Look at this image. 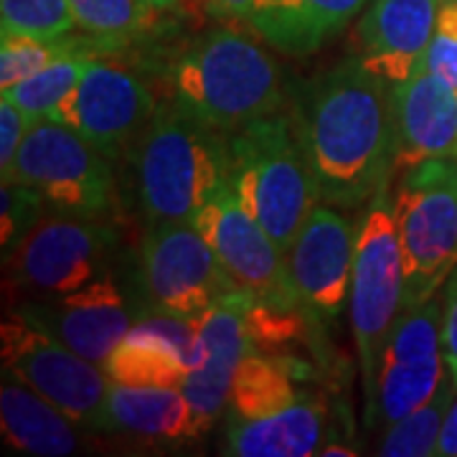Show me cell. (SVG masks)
Segmentation results:
<instances>
[{"instance_id":"6da1fadb","label":"cell","mask_w":457,"mask_h":457,"mask_svg":"<svg viewBox=\"0 0 457 457\" xmlns=\"http://www.w3.org/2000/svg\"><path fill=\"white\" fill-rule=\"evenodd\" d=\"M389 89L359 56L343 59L297 89L293 122L318 201L359 209L389 186L394 135Z\"/></svg>"},{"instance_id":"7a4b0ae2","label":"cell","mask_w":457,"mask_h":457,"mask_svg":"<svg viewBox=\"0 0 457 457\" xmlns=\"http://www.w3.org/2000/svg\"><path fill=\"white\" fill-rule=\"evenodd\" d=\"M147 224L194 221L228 186L227 132L204 125L170 99L132 143L125 161Z\"/></svg>"},{"instance_id":"3957f363","label":"cell","mask_w":457,"mask_h":457,"mask_svg":"<svg viewBox=\"0 0 457 457\" xmlns=\"http://www.w3.org/2000/svg\"><path fill=\"white\" fill-rule=\"evenodd\" d=\"M173 102L219 132H234L287 102L275 59L246 33L219 26L196 36L170 64Z\"/></svg>"},{"instance_id":"277c9868","label":"cell","mask_w":457,"mask_h":457,"mask_svg":"<svg viewBox=\"0 0 457 457\" xmlns=\"http://www.w3.org/2000/svg\"><path fill=\"white\" fill-rule=\"evenodd\" d=\"M228 183L287 257L308 213L320 204L293 114L272 112L227 132Z\"/></svg>"},{"instance_id":"5b68a950","label":"cell","mask_w":457,"mask_h":457,"mask_svg":"<svg viewBox=\"0 0 457 457\" xmlns=\"http://www.w3.org/2000/svg\"><path fill=\"white\" fill-rule=\"evenodd\" d=\"M404 311V262L389 186L378 188L356 224L351 272V326L363 378V422L374 417L376 376L386 338Z\"/></svg>"},{"instance_id":"8992f818","label":"cell","mask_w":457,"mask_h":457,"mask_svg":"<svg viewBox=\"0 0 457 457\" xmlns=\"http://www.w3.org/2000/svg\"><path fill=\"white\" fill-rule=\"evenodd\" d=\"M404 262V311L440 293L457 264V155L402 173L392 194Z\"/></svg>"},{"instance_id":"52a82bcc","label":"cell","mask_w":457,"mask_h":457,"mask_svg":"<svg viewBox=\"0 0 457 457\" xmlns=\"http://www.w3.org/2000/svg\"><path fill=\"white\" fill-rule=\"evenodd\" d=\"M8 180L36 188L56 213L110 219L117 206L112 163L79 132L51 117L29 128Z\"/></svg>"},{"instance_id":"ba28073f","label":"cell","mask_w":457,"mask_h":457,"mask_svg":"<svg viewBox=\"0 0 457 457\" xmlns=\"http://www.w3.org/2000/svg\"><path fill=\"white\" fill-rule=\"evenodd\" d=\"M0 338L3 369L46 396L84 429L110 432L107 396L112 378L99 363L74 353L69 345L29 326L18 315L3 320Z\"/></svg>"},{"instance_id":"9c48e42d","label":"cell","mask_w":457,"mask_h":457,"mask_svg":"<svg viewBox=\"0 0 457 457\" xmlns=\"http://www.w3.org/2000/svg\"><path fill=\"white\" fill-rule=\"evenodd\" d=\"M147 311L196 318L224 295L242 290L194 221L147 224L140 246Z\"/></svg>"},{"instance_id":"30bf717a","label":"cell","mask_w":457,"mask_h":457,"mask_svg":"<svg viewBox=\"0 0 457 457\" xmlns=\"http://www.w3.org/2000/svg\"><path fill=\"white\" fill-rule=\"evenodd\" d=\"M117 231L107 219L51 212L5 257L18 287L31 295H66L110 272Z\"/></svg>"},{"instance_id":"8fae6325","label":"cell","mask_w":457,"mask_h":457,"mask_svg":"<svg viewBox=\"0 0 457 457\" xmlns=\"http://www.w3.org/2000/svg\"><path fill=\"white\" fill-rule=\"evenodd\" d=\"M447 376L442 353V295L402 311L386 338L376 376L374 417L369 429L392 427L425 407Z\"/></svg>"},{"instance_id":"7c38bea8","label":"cell","mask_w":457,"mask_h":457,"mask_svg":"<svg viewBox=\"0 0 457 457\" xmlns=\"http://www.w3.org/2000/svg\"><path fill=\"white\" fill-rule=\"evenodd\" d=\"M155 110L158 102L132 69L95 56L49 117L79 132L110 163H122Z\"/></svg>"},{"instance_id":"4fadbf2b","label":"cell","mask_w":457,"mask_h":457,"mask_svg":"<svg viewBox=\"0 0 457 457\" xmlns=\"http://www.w3.org/2000/svg\"><path fill=\"white\" fill-rule=\"evenodd\" d=\"M194 227L242 290L272 305H300L285 254L246 212L231 183L196 213Z\"/></svg>"},{"instance_id":"5bb4252c","label":"cell","mask_w":457,"mask_h":457,"mask_svg":"<svg viewBox=\"0 0 457 457\" xmlns=\"http://www.w3.org/2000/svg\"><path fill=\"white\" fill-rule=\"evenodd\" d=\"M18 318L69 345L92 363L104 366L145 311H132L112 272L66 295H38L18 305Z\"/></svg>"},{"instance_id":"9a60e30c","label":"cell","mask_w":457,"mask_h":457,"mask_svg":"<svg viewBox=\"0 0 457 457\" xmlns=\"http://www.w3.org/2000/svg\"><path fill=\"white\" fill-rule=\"evenodd\" d=\"M356 227L336 206H315L285 257L297 300L318 320H333L351 295Z\"/></svg>"},{"instance_id":"2e32d148","label":"cell","mask_w":457,"mask_h":457,"mask_svg":"<svg viewBox=\"0 0 457 457\" xmlns=\"http://www.w3.org/2000/svg\"><path fill=\"white\" fill-rule=\"evenodd\" d=\"M206 359L196 318L145 312L102 366L114 384L128 386H180Z\"/></svg>"},{"instance_id":"e0dca14e","label":"cell","mask_w":457,"mask_h":457,"mask_svg":"<svg viewBox=\"0 0 457 457\" xmlns=\"http://www.w3.org/2000/svg\"><path fill=\"white\" fill-rule=\"evenodd\" d=\"M394 170H409L429 158L457 155V92L425 62L389 89Z\"/></svg>"},{"instance_id":"ac0fdd59","label":"cell","mask_w":457,"mask_h":457,"mask_svg":"<svg viewBox=\"0 0 457 457\" xmlns=\"http://www.w3.org/2000/svg\"><path fill=\"white\" fill-rule=\"evenodd\" d=\"M442 0H369L359 21V59L386 84H399L425 62Z\"/></svg>"},{"instance_id":"d6986e66","label":"cell","mask_w":457,"mask_h":457,"mask_svg":"<svg viewBox=\"0 0 457 457\" xmlns=\"http://www.w3.org/2000/svg\"><path fill=\"white\" fill-rule=\"evenodd\" d=\"M246 300L249 293L237 290L224 295L216 305L198 315L206 359L183 378L180 389L206 427H212L213 420L227 409L234 376L249 351L245 330Z\"/></svg>"},{"instance_id":"ffe728a7","label":"cell","mask_w":457,"mask_h":457,"mask_svg":"<svg viewBox=\"0 0 457 457\" xmlns=\"http://www.w3.org/2000/svg\"><path fill=\"white\" fill-rule=\"evenodd\" d=\"M369 0H252L246 23L287 56H308L359 16Z\"/></svg>"},{"instance_id":"44dd1931","label":"cell","mask_w":457,"mask_h":457,"mask_svg":"<svg viewBox=\"0 0 457 457\" xmlns=\"http://www.w3.org/2000/svg\"><path fill=\"white\" fill-rule=\"evenodd\" d=\"M326 402L303 394L293 407L262 420H228L224 455L237 457H305L326 445Z\"/></svg>"},{"instance_id":"7402d4cb","label":"cell","mask_w":457,"mask_h":457,"mask_svg":"<svg viewBox=\"0 0 457 457\" xmlns=\"http://www.w3.org/2000/svg\"><path fill=\"white\" fill-rule=\"evenodd\" d=\"M77 422L54 407L16 374L3 369L0 429L3 440L18 453L36 457H64L79 450Z\"/></svg>"},{"instance_id":"603a6c76","label":"cell","mask_w":457,"mask_h":457,"mask_svg":"<svg viewBox=\"0 0 457 457\" xmlns=\"http://www.w3.org/2000/svg\"><path fill=\"white\" fill-rule=\"evenodd\" d=\"M107 420L110 432L147 440H194L209 429L180 386H128L112 381Z\"/></svg>"},{"instance_id":"cb8c5ba5","label":"cell","mask_w":457,"mask_h":457,"mask_svg":"<svg viewBox=\"0 0 457 457\" xmlns=\"http://www.w3.org/2000/svg\"><path fill=\"white\" fill-rule=\"evenodd\" d=\"M295 359L270 356L249 348L228 392V420H262L293 407L303 396L295 386V376L305 374Z\"/></svg>"},{"instance_id":"d4e9b609","label":"cell","mask_w":457,"mask_h":457,"mask_svg":"<svg viewBox=\"0 0 457 457\" xmlns=\"http://www.w3.org/2000/svg\"><path fill=\"white\" fill-rule=\"evenodd\" d=\"M79 51H95V54H110L92 36H59V38H38L26 33H3L0 41V89H11L16 84L31 79L33 74L49 69L59 59L79 54Z\"/></svg>"},{"instance_id":"484cf974","label":"cell","mask_w":457,"mask_h":457,"mask_svg":"<svg viewBox=\"0 0 457 457\" xmlns=\"http://www.w3.org/2000/svg\"><path fill=\"white\" fill-rule=\"evenodd\" d=\"M457 396V384L447 371L442 378L440 389L432 394L425 407L414 409L404 420L386 427V435L378 445V455L384 457H429L437 455L442 425L447 420V411Z\"/></svg>"},{"instance_id":"4316f807","label":"cell","mask_w":457,"mask_h":457,"mask_svg":"<svg viewBox=\"0 0 457 457\" xmlns=\"http://www.w3.org/2000/svg\"><path fill=\"white\" fill-rule=\"evenodd\" d=\"M318 318L311 315L303 305H272L249 295L245 305V330L249 348L285 356L297 343L308 341Z\"/></svg>"},{"instance_id":"83f0119b","label":"cell","mask_w":457,"mask_h":457,"mask_svg":"<svg viewBox=\"0 0 457 457\" xmlns=\"http://www.w3.org/2000/svg\"><path fill=\"white\" fill-rule=\"evenodd\" d=\"M95 56H99L95 51H79V54L64 56L49 69L33 74L31 79L16 84L11 89H3V99H11L31 122L49 117L77 89L84 69Z\"/></svg>"},{"instance_id":"f1b7e54d","label":"cell","mask_w":457,"mask_h":457,"mask_svg":"<svg viewBox=\"0 0 457 457\" xmlns=\"http://www.w3.org/2000/svg\"><path fill=\"white\" fill-rule=\"evenodd\" d=\"M69 8L77 29L99 41L110 54L128 46L153 11L140 0H69Z\"/></svg>"},{"instance_id":"f546056e","label":"cell","mask_w":457,"mask_h":457,"mask_svg":"<svg viewBox=\"0 0 457 457\" xmlns=\"http://www.w3.org/2000/svg\"><path fill=\"white\" fill-rule=\"evenodd\" d=\"M3 33L59 38L77 26L69 0H0Z\"/></svg>"},{"instance_id":"4dcf8cb0","label":"cell","mask_w":457,"mask_h":457,"mask_svg":"<svg viewBox=\"0 0 457 457\" xmlns=\"http://www.w3.org/2000/svg\"><path fill=\"white\" fill-rule=\"evenodd\" d=\"M44 196L18 180H3L0 191V245L3 260L16 249L23 237L44 219Z\"/></svg>"},{"instance_id":"1f68e13d","label":"cell","mask_w":457,"mask_h":457,"mask_svg":"<svg viewBox=\"0 0 457 457\" xmlns=\"http://www.w3.org/2000/svg\"><path fill=\"white\" fill-rule=\"evenodd\" d=\"M425 66L457 92V0H442Z\"/></svg>"},{"instance_id":"d6a6232c","label":"cell","mask_w":457,"mask_h":457,"mask_svg":"<svg viewBox=\"0 0 457 457\" xmlns=\"http://www.w3.org/2000/svg\"><path fill=\"white\" fill-rule=\"evenodd\" d=\"M31 125V120L21 112L11 99L0 102V173H3V180L11 179L18 150L23 145L26 132Z\"/></svg>"},{"instance_id":"836d02e7","label":"cell","mask_w":457,"mask_h":457,"mask_svg":"<svg viewBox=\"0 0 457 457\" xmlns=\"http://www.w3.org/2000/svg\"><path fill=\"white\" fill-rule=\"evenodd\" d=\"M442 353L457 384V264L442 285Z\"/></svg>"},{"instance_id":"e575fe53","label":"cell","mask_w":457,"mask_h":457,"mask_svg":"<svg viewBox=\"0 0 457 457\" xmlns=\"http://www.w3.org/2000/svg\"><path fill=\"white\" fill-rule=\"evenodd\" d=\"M252 0H206V11L213 18H242L246 21Z\"/></svg>"},{"instance_id":"d590c367","label":"cell","mask_w":457,"mask_h":457,"mask_svg":"<svg viewBox=\"0 0 457 457\" xmlns=\"http://www.w3.org/2000/svg\"><path fill=\"white\" fill-rule=\"evenodd\" d=\"M437 455H442V457H455L457 455V396H455V402H453V407H450V411H447V420H445V425H442Z\"/></svg>"},{"instance_id":"8d00e7d4","label":"cell","mask_w":457,"mask_h":457,"mask_svg":"<svg viewBox=\"0 0 457 457\" xmlns=\"http://www.w3.org/2000/svg\"><path fill=\"white\" fill-rule=\"evenodd\" d=\"M318 455L323 457H353L356 455V450L353 447H345V445H338V442H328L320 447V453Z\"/></svg>"},{"instance_id":"74e56055","label":"cell","mask_w":457,"mask_h":457,"mask_svg":"<svg viewBox=\"0 0 457 457\" xmlns=\"http://www.w3.org/2000/svg\"><path fill=\"white\" fill-rule=\"evenodd\" d=\"M140 3H145L147 8H153V11H165V8H170L176 0H140Z\"/></svg>"}]
</instances>
